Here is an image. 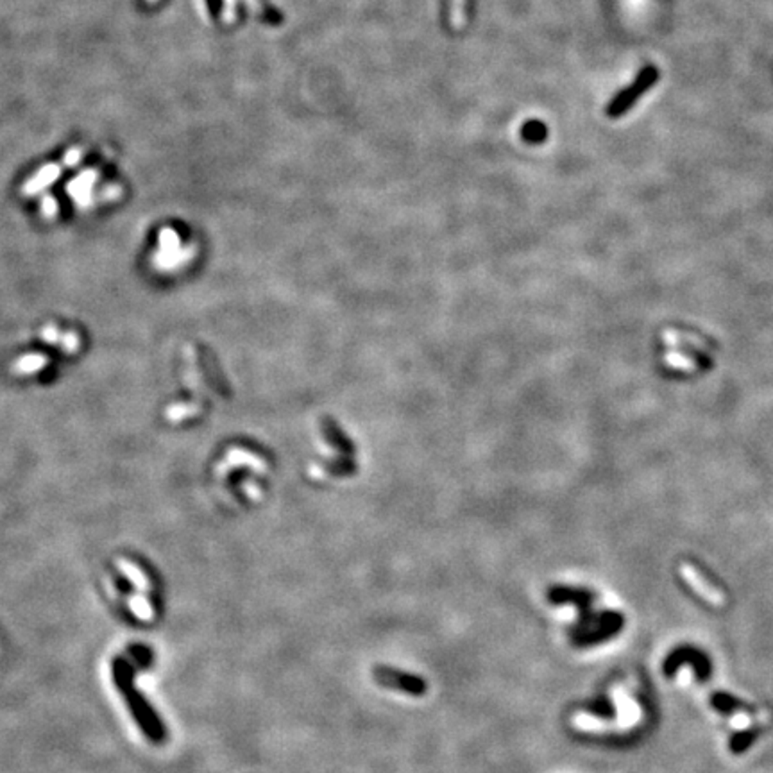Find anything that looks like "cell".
<instances>
[{
    "instance_id": "cell-1",
    "label": "cell",
    "mask_w": 773,
    "mask_h": 773,
    "mask_svg": "<svg viewBox=\"0 0 773 773\" xmlns=\"http://www.w3.org/2000/svg\"><path fill=\"white\" fill-rule=\"evenodd\" d=\"M659 79V70L655 66H645L641 72L638 73V77L634 79V83L630 86H627L625 90H621L620 93L614 95V99L610 101V104L607 106V115L610 118H620L638 103V99L641 95H645L653 84Z\"/></svg>"
},
{
    "instance_id": "cell-2",
    "label": "cell",
    "mask_w": 773,
    "mask_h": 773,
    "mask_svg": "<svg viewBox=\"0 0 773 773\" xmlns=\"http://www.w3.org/2000/svg\"><path fill=\"white\" fill-rule=\"evenodd\" d=\"M374 679L379 686L389 687V690L401 691V693L410 695V697H423L426 695L428 686L421 677L410 675L406 671L394 670L389 666H378L374 670Z\"/></svg>"
},
{
    "instance_id": "cell-3",
    "label": "cell",
    "mask_w": 773,
    "mask_h": 773,
    "mask_svg": "<svg viewBox=\"0 0 773 773\" xmlns=\"http://www.w3.org/2000/svg\"><path fill=\"white\" fill-rule=\"evenodd\" d=\"M188 258V252L179 247V237L174 230L165 227L160 233V251L154 252L153 262L158 269L170 270L181 265Z\"/></svg>"
},
{
    "instance_id": "cell-4",
    "label": "cell",
    "mask_w": 773,
    "mask_h": 773,
    "mask_svg": "<svg viewBox=\"0 0 773 773\" xmlns=\"http://www.w3.org/2000/svg\"><path fill=\"white\" fill-rule=\"evenodd\" d=\"M679 569H680L682 578L686 580L687 584H690L691 588H693L695 591L702 596V598L707 600L711 605H716V607L725 605V596H723V593L720 591V589H716L715 585L709 584L707 580L700 575V571H698L695 565H691L690 562H682V564L679 565Z\"/></svg>"
},
{
    "instance_id": "cell-5",
    "label": "cell",
    "mask_w": 773,
    "mask_h": 773,
    "mask_svg": "<svg viewBox=\"0 0 773 773\" xmlns=\"http://www.w3.org/2000/svg\"><path fill=\"white\" fill-rule=\"evenodd\" d=\"M682 662L695 664L700 679H707L709 677V670H711V667H709V662L705 660V657L702 655L700 652H697V650H693V648H680V650H677V652L671 653V655L667 657L666 664H664V671H666L667 675H671V671L677 670V667H679Z\"/></svg>"
},
{
    "instance_id": "cell-6",
    "label": "cell",
    "mask_w": 773,
    "mask_h": 773,
    "mask_svg": "<svg viewBox=\"0 0 773 773\" xmlns=\"http://www.w3.org/2000/svg\"><path fill=\"white\" fill-rule=\"evenodd\" d=\"M115 564H117L118 571L122 573V575L126 576V578L129 580L133 584V588L136 589L138 593H149L150 591V582L149 578H147L145 573L142 571V569L138 568V565L135 564V562L128 560V558L124 557H118L117 560H115Z\"/></svg>"
},
{
    "instance_id": "cell-7",
    "label": "cell",
    "mask_w": 773,
    "mask_h": 773,
    "mask_svg": "<svg viewBox=\"0 0 773 773\" xmlns=\"http://www.w3.org/2000/svg\"><path fill=\"white\" fill-rule=\"evenodd\" d=\"M48 365V357L41 353L22 354L15 364L11 365L13 374H34Z\"/></svg>"
},
{
    "instance_id": "cell-8",
    "label": "cell",
    "mask_w": 773,
    "mask_h": 773,
    "mask_svg": "<svg viewBox=\"0 0 773 773\" xmlns=\"http://www.w3.org/2000/svg\"><path fill=\"white\" fill-rule=\"evenodd\" d=\"M548 598L551 603H576V605H588L585 600H589V595L584 591H571V589H551L548 593Z\"/></svg>"
},
{
    "instance_id": "cell-9",
    "label": "cell",
    "mask_w": 773,
    "mask_h": 773,
    "mask_svg": "<svg viewBox=\"0 0 773 773\" xmlns=\"http://www.w3.org/2000/svg\"><path fill=\"white\" fill-rule=\"evenodd\" d=\"M129 609L131 613L138 618L140 621H153L154 610L150 602L147 600V596L143 593H135V595L129 596Z\"/></svg>"
},
{
    "instance_id": "cell-10",
    "label": "cell",
    "mask_w": 773,
    "mask_h": 773,
    "mask_svg": "<svg viewBox=\"0 0 773 773\" xmlns=\"http://www.w3.org/2000/svg\"><path fill=\"white\" fill-rule=\"evenodd\" d=\"M198 410H199L198 405H186V403H181V405H170V406H167V410H165V417H167V421H170V423H179V421L186 419V417L195 416Z\"/></svg>"
},
{
    "instance_id": "cell-11",
    "label": "cell",
    "mask_w": 773,
    "mask_h": 773,
    "mask_svg": "<svg viewBox=\"0 0 773 773\" xmlns=\"http://www.w3.org/2000/svg\"><path fill=\"white\" fill-rule=\"evenodd\" d=\"M56 175H58V170H56L54 167L45 168V170H41V174L38 175V178H34L33 181L27 183L26 193H36V192H40L41 188H45V186H47L48 183L52 181V179H56Z\"/></svg>"
},
{
    "instance_id": "cell-12",
    "label": "cell",
    "mask_w": 773,
    "mask_h": 773,
    "mask_svg": "<svg viewBox=\"0 0 773 773\" xmlns=\"http://www.w3.org/2000/svg\"><path fill=\"white\" fill-rule=\"evenodd\" d=\"M712 705H715L716 709H720V711L729 712V711H734V709L741 707V702H737L736 698L729 697V695H725V693H716V695H712Z\"/></svg>"
},
{
    "instance_id": "cell-13",
    "label": "cell",
    "mask_w": 773,
    "mask_h": 773,
    "mask_svg": "<svg viewBox=\"0 0 773 773\" xmlns=\"http://www.w3.org/2000/svg\"><path fill=\"white\" fill-rule=\"evenodd\" d=\"M58 346L61 347V349L65 351V353H68V354L77 353V351H79V347H81V339H79V335H77L76 332H65V333H63V335H61V340H59Z\"/></svg>"
},
{
    "instance_id": "cell-14",
    "label": "cell",
    "mask_w": 773,
    "mask_h": 773,
    "mask_svg": "<svg viewBox=\"0 0 773 773\" xmlns=\"http://www.w3.org/2000/svg\"><path fill=\"white\" fill-rule=\"evenodd\" d=\"M63 332L56 324H47L40 329V339L45 340L51 346H58L59 340H61Z\"/></svg>"
},
{
    "instance_id": "cell-15",
    "label": "cell",
    "mask_w": 773,
    "mask_h": 773,
    "mask_svg": "<svg viewBox=\"0 0 773 773\" xmlns=\"http://www.w3.org/2000/svg\"><path fill=\"white\" fill-rule=\"evenodd\" d=\"M754 736H755V732H741V734H737V736H734L732 750L734 752L744 750V748L748 747V743H750L752 737H754Z\"/></svg>"
},
{
    "instance_id": "cell-16",
    "label": "cell",
    "mask_w": 773,
    "mask_h": 773,
    "mask_svg": "<svg viewBox=\"0 0 773 773\" xmlns=\"http://www.w3.org/2000/svg\"><path fill=\"white\" fill-rule=\"evenodd\" d=\"M41 210H43V213L47 217H52L56 212H58V205H56V201L52 198H47L43 201V205H41Z\"/></svg>"
}]
</instances>
